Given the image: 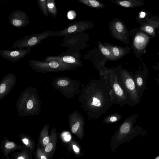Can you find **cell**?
Returning a JSON list of instances; mask_svg holds the SVG:
<instances>
[{"label": "cell", "instance_id": "cell-18", "mask_svg": "<svg viewBox=\"0 0 159 159\" xmlns=\"http://www.w3.org/2000/svg\"><path fill=\"white\" fill-rule=\"evenodd\" d=\"M139 28L154 38L156 37V30L159 29V16L152 14L145 24Z\"/></svg>", "mask_w": 159, "mask_h": 159}, {"label": "cell", "instance_id": "cell-16", "mask_svg": "<svg viewBox=\"0 0 159 159\" xmlns=\"http://www.w3.org/2000/svg\"><path fill=\"white\" fill-rule=\"evenodd\" d=\"M84 59L92 62L95 68L99 70L100 68L105 66L107 61L100 52L98 49L95 48L87 52L84 56Z\"/></svg>", "mask_w": 159, "mask_h": 159}, {"label": "cell", "instance_id": "cell-15", "mask_svg": "<svg viewBox=\"0 0 159 159\" xmlns=\"http://www.w3.org/2000/svg\"><path fill=\"white\" fill-rule=\"evenodd\" d=\"M9 21L13 26L17 28L26 27L30 23L28 15L21 10H16L10 13Z\"/></svg>", "mask_w": 159, "mask_h": 159}, {"label": "cell", "instance_id": "cell-9", "mask_svg": "<svg viewBox=\"0 0 159 159\" xmlns=\"http://www.w3.org/2000/svg\"><path fill=\"white\" fill-rule=\"evenodd\" d=\"M81 53L79 51L68 49L56 56H48L45 59L47 62L54 61L72 64L78 67L82 66L83 63L80 60Z\"/></svg>", "mask_w": 159, "mask_h": 159}, {"label": "cell", "instance_id": "cell-31", "mask_svg": "<svg viewBox=\"0 0 159 159\" xmlns=\"http://www.w3.org/2000/svg\"><path fill=\"white\" fill-rule=\"evenodd\" d=\"M33 106V103L31 100H29L27 102V107L28 109H31L32 108Z\"/></svg>", "mask_w": 159, "mask_h": 159}, {"label": "cell", "instance_id": "cell-14", "mask_svg": "<svg viewBox=\"0 0 159 159\" xmlns=\"http://www.w3.org/2000/svg\"><path fill=\"white\" fill-rule=\"evenodd\" d=\"M31 48H20L15 50H0V55L3 58L17 62L30 52Z\"/></svg>", "mask_w": 159, "mask_h": 159}, {"label": "cell", "instance_id": "cell-13", "mask_svg": "<svg viewBox=\"0 0 159 159\" xmlns=\"http://www.w3.org/2000/svg\"><path fill=\"white\" fill-rule=\"evenodd\" d=\"M69 122L72 132L78 136L82 137L84 134L85 119L78 111L71 113L69 117Z\"/></svg>", "mask_w": 159, "mask_h": 159}, {"label": "cell", "instance_id": "cell-39", "mask_svg": "<svg viewBox=\"0 0 159 159\" xmlns=\"http://www.w3.org/2000/svg\"><path fill=\"white\" fill-rule=\"evenodd\" d=\"M155 159H159V156L158 157H157Z\"/></svg>", "mask_w": 159, "mask_h": 159}, {"label": "cell", "instance_id": "cell-1", "mask_svg": "<svg viewBox=\"0 0 159 159\" xmlns=\"http://www.w3.org/2000/svg\"><path fill=\"white\" fill-rule=\"evenodd\" d=\"M78 100L89 120L101 117L113 104L111 90L107 85L95 79L90 80L82 89Z\"/></svg>", "mask_w": 159, "mask_h": 159}, {"label": "cell", "instance_id": "cell-7", "mask_svg": "<svg viewBox=\"0 0 159 159\" xmlns=\"http://www.w3.org/2000/svg\"><path fill=\"white\" fill-rule=\"evenodd\" d=\"M89 39V34L85 32L67 35L63 39L61 46L79 51L89 47L87 44Z\"/></svg>", "mask_w": 159, "mask_h": 159}, {"label": "cell", "instance_id": "cell-32", "mask_svg": "<svg viewBox=\"0 0 159 159\" xmlns=\"http://www.w3.org/2000/svg\"><path fill=\"white\" fill-rule=\"evenodd\" d=\"M72 147L74 151L76 153H79L80 152V149L75 144L72 145Z\"/></svg>", "mask_w": 159, "mask_h": 159}, {"label": "cell", "instance_id": "cell-23", "mask_svg": "<svg viewBox=\"0 0 159 159\" xmlns=\"http://www.w3.org/2000/svg\"><path fill=\"white\" fill-rule=\"evenodd\" d=\"M46 4L48 13L52 17L56 18L57 15V11L55 1L54 0H47Z\"/></svg>", "mask_w": 159, "mask_h": 159}, {"label": "cell", "instance_id": "cell-17", "mask_svg": "<svg viewBox=\"0 0 159 159\" xmlns=\"http://www.w3.org/2000/svg\"><path fill=\"white\" fill-rule=\"evenodd\" d=\"M104 45L111 52L114 61L120 60L128 54L131 49L128 44L126 45L125 47H123L104 42Z\"/></svg>", "mask_w": 159, "mask_h": 159}, {"label": "cell", "instance_id": "cell-2", "mask_svg": "<svg viewBox=\"0 0 159 159\" xmlns=\"http://www.w3.org/2000/svg\"><path fill=\"white\" fill-rule=\"evenodd\" d=\"M99 80L107 84L111 90L113 104L123 106L127 105L133 107L127 94L122 87L114 68L103 66L99 70Z\"/></svg>", "mask_w": 159, "mask_h": 159}, {"label": "cell", "instance_id": "cell-19", "mask_svg": "<svg viewBox=\"0 0 159 159\" xmlns=\"http://www.w3.org/2000/svg\"><path fill=\"white\" fill-rule=\"evenodd\" d=\"M119 7L126 8H134L145 4L143 0H109Z\"/></svg>", "mask_w": 159, "mask_h": 159}, {"label": "cell", "instance_id": "cell-10", "mask_svg": "<svg viewBox=\"0 0 159 159\" xmlns=\"http://www.w3.org/2000/svg\"><path fill=\"white\" fill-rule=\"evenodd\" d=\"M94 26L93 23L90 21H76L70 23L66 28L57 31L55 36H65L72 34L84 33Z\"/></svg>", "mask_w": 159, "mask_h": 159}, {"label": "cell", "instance_id": "cell-12", "mask_svg": "<svg viewBox=\"0 0 159 159\" xmlns=\"http://www.w3.org/2000/svg\"><path fill=\"white\" fill-rule=\"evenodd\" d=\"M57 84L62 88L63 93L69 98H74L80 92L81 85L78 80L65 77L59 80Z\"/></svg>", "mask_w": 159, "mask_h": 159}, {"label": "cell", "instance_id": "cell-30", "mask_svg": "<svg viewBox=\"0 0 159 159\" xmlns=\"http://www.w3.org/2000/svg\"><path fill=\"white\" fill-rule=\"evenodd\" d=\"M49 138L48 136H46L44 137L43 140V143L44 145H47L49 143Z\"/></svg>", "mask_w": 159, "mask_h": 159}, {"label": "cell", "instance_id": "cell-5", "mask_svg": "<svg viewBox=\"0 0 159 159\" xmlns=\"http://www.w3.org/2000/svg\"><path fill=\"white\" fill-rule=\"evenodd\" d=\"M29 63L33 70L41 72L63 71L73 70L78 67L75 65L61 62H47L34 59L30 60Z\"/></svg>", "mask_w": 159, "mask_h": 159}, {"label": "cell", "instance_id": "cell-37", "mask_svg": "<svg viewBox=\"0 0 159 159\" xmlns=\"http://www.w3.org/2000/svg\"><path fill=\"white\" fill-rule=\"evenodd\" d=\"M17 159H25V158L23 156H20L18 157Z\"/></svg>", "mask_w": 159, "mask_h": 159}, {"label": "cell", "instance_id": "cell-36", "mask_svg": "<svg viewBox=\"0 0 159 159\" xmlns=\"http://www.w3.org/2000/svg\"><path fill=\"white\" fill-rule=\"evenodd\" d=\"M41 159H47L46 157L44 155H42L41 156Z\"/></svg>", "mask_w": 159, "mask_h": 159}, {"label": "cell", "instance_id": "cell-29", "mask_svg": "<svg viewBox=\"0 0 159 159\" xmlns=\"http://www.w3.org/2000/svg\"><path fill=\"white\" fill-rule=\"evenodd\" d=\"M6 89V86L4 83H2L0 86V93L2 94L5 92Z\"/></svg>", "mask_w": 159, "mask_h": 159}, {"label": "cell", "instance_id": "cell-8", "mask_svg": "<svg viewBox=\"0 0 159 159\" xmlns=\"http://www.w3.org/2000/svg\"><path fill=\"white\" fill-rule=\"evenodd\" d=\"M109 30L112 37L125 44H130L129 32L124 23L120 19L115 18L108 24Z\"/></svg>", "mask_w": 159, "mask_h": 159}, {"label": "cell", "instance_id": "cell-22", "mask_svg": "<svg viewBox=\"0 0 159 159\" xmlns=\"http://www.w3.org/2000/svg\"><path fill=\"white\" fill-rule=\"evenodd\" d=\"M80 3L95 9H102L105 7L102 2L96 0H77Z\"/></svg>", "mask_w": 159, "mask_h": 159}, {"label": "cell", "instance_id": "cell-28", "mask_svg": "<svg viewBox=\"0 0 159 159\" xmlns=\"http://www.w3.org/2000/svg\"><path fill=\"white\" fill-rule=\"evenodd\" d=\"M15 146V143L12 142H8L7 143L5 146V147L7 149H11Z\"/></svg>", "mask_w": 159, "mask_h": 159}, {"label": "cell", "instance_id": "cell-26", "mask_svg": "<svg viewBox=\"0 0 159 159\" xmlns=\"http://www.w3.org/2000/svg\"><path fill=\"white\" fill-rule=\"evenodd\" d=\"M63 137L64 140L66 141H69L71 139V136L68 132L64 133L63 134Z\"/></svg>", "mask_w": 159, "mask_h": 159}, {"label": "cell", "instance_id": "cell-6", "mask_svg": "<svg viewBox=\"0 0 159 159\" xmlns=\"http://www.w3.org/2000/svg\"><path fill=\"white\" fill-rule=\"evenodd\" d=\"M57 32V31L48 30L25 37L14 42L12 45L13 48H32L39 44L45 39L55 36Z\"/></svg>", "mask_w": 159, "mask_h": 159}, {"label": "cell", "instance_id": "cell-24", "mask_svg": "<svg viewBox=\"0 0 159 159\" xmlns=\"http://www.w3.org/2000/svg\"><path fill=\"white\" fill-rule=\"evenodd\" d=\"M122 116L118 113H114L105 117L103 120L104 123L109 124L117 122L121 120Z\"/></svg>", "mask_w": 159, "mask_h": 159}, {"label": "cell", "instance_id": "cell-34", "mask_svg": "<svg viewBox=\"0 0 159 159\" xmlns=\"http://www.w3.org/2000/svg\"><path fill=\"white\" fill-rule=\"evenodd\" d=\"M158 70L159 71V70ZM154 79L156 82L159 85V74L158 75L157 77H154Z\"/></svg>", "mask_w": 159, "mask_h": 159}, {"label": "cell", "instance_id": "cell-21", "mask_svg": "<svg viewBox=\"0 0 159 159\" xmlns=\"http://www.w3.org/2000/svg\"><path fill=\"white\" fill-rule=\"evenodd\" d=\"M97 46L100 52L107 61H114L113 57L110 51L101 42H98Z\"/></svg>", "mask_w": 159, "mask_h": 159}, {"label": "cell", "instance_id": "cell-33", "mask_svg": "<svg viewBox=\"0 0 159 159\" xmlns=\"http://www.w3.org/2000/svg\"><path fill=\"white\" fill-rule=\"evenodd\" d=\"M152 69L154 70H159V62H157L155 65L152 66Z\"/></svg>", "mask_w": 159, "mask_h": 159}, {"label": "cell", "instance_id": "cell-27", "mask_svg": "<svg viewBox=\"0 0 159 159\" xmlns=\"http://www.w3.org/2000/svg\"><path fill=\"white\" fill-rule=\"evenodd\" d=\"M53 147V144L52 143H49L46 145L45 148V151L46 152H50L52 149Z\"/></svg>", "mask_w": 159, "mask_h": 159}, {"label": "cell", "instance_id": "cell-25", "mask_svg": "<svg viewBox=\"0 0 159 159\" xmlns=\"http://www.w3.org/2000/svg\"><path fill=\"white\" fill-rule=\"evenodd\" d=\"M47 0H37V2L39 8L43 14L46 17H48V12L46 4Z\"/></svg>", "mask_w": 159, "mask_h": 159}, {"label": "cell", "instance_id": "cell-3", "mask_svg": "<svg viewBox=\"0 0 159 159\" xmlns=\"http://www.w3.org/2000/svg\"><path fill=\"white\" fill-rule=\"evenodd\" d=\"M117 75L120 84L126 92L133 106L139 103V99L136 90L134 80V75L132 72L122 68V65L114 67Z\"/></svg>", "mask_w": 159, "mask_h": 159}, {"label": "cell", "instance_id": "cell-35", "mask_svg": "<svg viewBox=\"0 0 159 159\" xmlns=\"http://www.w3.org/2000/svg\"><path fill=\"white\" fill-rule=\"evenodd\" d=\"M23 142L26 145H28L29 143V141L28 139H23L22 140Z\"/></svg>", "mask_w": 159, "mask_h": 159}, {"label": "cell", "instance_id": "cell-11", "mask_svg": "<svg viewBox=\"0 0 159 159\" xmlns=\"http://www.w3.org/2000/svg\"><path fill=\"white\" fill-rule=\"evenodd\" d=\"M148 76V69L145 63L142 61L138 70L135 71L134 76L136 90L141 100L144 92L147 89Z\"/></svg>", "mask_w": 159, "mask_h": 159}, {"label": "cell", "instance_id": "cell-38", "mask_svg": "<svg viewBox=\"0 0 159 159\" xmlns=\"http://www.w3.org/2000/svg\"><path fill=\"white\" fill-rule=\"evenodd\" d=\"M157 55L159 56V51L157 53Z\"/></svg>", "mask_w": 159, "mask_h": 159}, {"label": "cell", "instance_id": "cell-20", "mask_svg": "<svg viewBox=\"0 0 159 159\" xmlns=\"http://www.w3.org/2000/svg\"><path fill=\"white\" fill-rule=\"evenodd\" d=\"M152 13L145 9L141 10L136 16V20L137 22L142 26L145 24Z\"/></svg>", "mask_w": 159, "mask_h": 159}, {"label": "cell", "instance_id": "cell-4", "mask_svg": "<svg viewBox=\"0 0 159 159\" xmlns=\"http://www.w3.org/2000/svg\"><path fill=\"white\" fill-rule=\"evenodd\" d=\"M129 37L132 39L131 48L137 58L144 54L147 47L151 39L154 37L149 35L139 27L131 29L129 31Z\"/></svg>", "mask_w": 159, "mask_h": 159}]
</instances>
